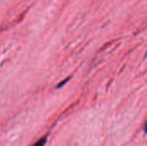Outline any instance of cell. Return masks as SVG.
Instances as JSON below:
<instances>
[{"label": "cell", "mask_w": 147, "mask_h": 146, "mask_svg": "<svg viewBox=\"0 0 147 146\" xmlns=\"http://www.w3.org/2000/svg\"><path fill=\"white\" fill-rule=\"evenodd\" d=\"M47 136H45V137L40 139L36 143H34L32 146H44L45 145V144H46V142H47Z\"/></svg>", "instance_id": "6da1fadb"}, {"label": "cell", "mask_w": 147, "mask_h": 146, "mask_svg": "<svg viewBox=\"0 0 147 146\" xmlns=\"http://www.w3.org/2000/svg\"><path fill=\"white\" fill-rule=\"evenodd\" d=\"M144 131H145L146 133H147V122L145 124V126H144Z\"/></svg>", "instance_id": "7a4b0ae2"}, {"label": "cell", "mask_w": 147, "mask_h": 146, "mask_svg": "<svg viewBox=\"0 0 147 146\" xmlns=\"http://www.w3.org/2000/svg\"><path fill=\"white\" fill-rule=\"evenodd\" d=\"M146 55H147V52H146Z\"/></svg>", "instance_id": "3957f363"}]
</instances>
